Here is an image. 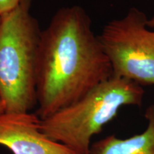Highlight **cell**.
I'll return each mask as SVG.
<instances>
[{
  "mask_svg": "<svg viewBox=\"0 0 154 154\" xmlns=\"http://www.w3.org/2000/svg\"><path fill=\"white\" fill-rule=\"evenodd\" d=\"M146 14L131 8L122 18L105 25L99 36L113 76L142 85H154V31Z\"/></svg>",
  "mask_w": 154,
  "mask_h": 154,
  "instance_id": "277c9868",
  "label": "cell"
},
{
  "mask_svg": "<svg viewBox=\"0 0 154 154\" xmlns=\"http://www.w3.org/2000/svg\"><path fill=\"white\" fill-rule=\"evenodd\" d=\"M143 96L142 86L112 76L72 104L42 119V129L75 154H88L94 135L116 116L121 108L141 105Z\"/></svg>",
  "mask_w": 154,
  "mask_h": 154,
  "instance_id": "7a4b0ae2",
  "label": "cell"
},
{
  "mask_svg": "<svg viewBox=\"0 0 154 154\" xmlns=\"http://www.w3.org/2000/svg\"><path fill=\"white\" fill-rule=\"evenodd\" d=\"M36 113L0 114V145L13 154H75L63 144L51 139L42 129Z\"/></svg>",
  "mask_w": 154,
  "mask_h": 154,
  "instance_id": "5b68a950",
  "label": "cell"
},
{
  "mask_svg": "<svg viewBox=\"0 0 154 154\" xmlns=\"http://www.w3.org/2000/svg\"><path fill=\"white\" fill-rule=\"evenodd\" d=\"M22 0H0V16L17 7Z\"/></svg>",
  "mask_w": 154,
  "mask_h": 154,
  "instance_id": "52a82bcc",
  "label": "cell"
},
{
  "mask_svg": "<svg viewBox=\"0 0 154 154\" xmlns=\"http://www.w3.org/2000/svg\"><path fill=\"white\" fill-rule=\"evenodd\" d=\"M22 0L0 19V97L5 112H31L36 99V72L42 31Z\"/></svg>",
  "mask_w": 154,
  "mask_h": 154,
  "instance_id": "3957f363",
  "label": "cell"
},
{
  "mask_svg": "<svg viewBox=\"0 0 154 154\" xmlns=\"http://www.w3.org/2000/svg\"><path fill=\"white\" fill-rule=\"evenodd\" d=\"M0 19H1V16H0Z\"/></svg>",
  "mask_w": 154,
  "mask_h": 154,
  "instance_id": "30bf717a",
  "label": "cell"
},
{
  "mask_svg": "<svg viewBox=\"0 0 154 154\" xmlns=\"http://www.w3.org/2000/svg\"><path fill=\"white\" fill-rule=\"evenodd\" d=\"M112 76L110 62L86 11L78 5L59 9L41 33L36 114L47 118Z\"/></svg>",
  "mask_w": 154,
  "mask_h": 154,
  "instance_id": "6da1fadb",
  "label": "cell"
},
{
  "mask_svg": "<svg viewBox=\"0 0 154 154\" xmlns=\"http://www.w3.org/2000/svg\"><path fill=\"white\" fill-rule=\"evenodd\" d=\"M4 112H5V106H4L1 97H0V114H1V113H4Z\"/></svg>",
  "mask_w": 154,
  "mask_h": 154,
  "instance_id": "9c48e42d",
  "label": "cell"
},
{
  "mask_svg": "<svg viewBox=\"0 0 154 154\" xmlns=\"http://www.w3.org/2000/svg\"><path fill=\"white\" fill-rule=\"evenodd\" d=\"M147 126L127 138L111 135L91 144L88 154H154V104L146 109Z\"/></svg>",
  "mask_w": 154,
  "mask_h": 154,
  "instance_id": "8992f818",
  "label": "cell"
},
{
  "mask_svg": "<svg viewBox=\"0 0 154 154\" xmlns=\"http://www.w3.org/2000/svg\"><path fill=\"white\" fill-rule=\"evenodd\" d=\"M147 24H148V26L150 28L154 27V16L152 17V18H151L148 20Z\"/></svg>",
  "mask_w": 154,
  "mask_h": 154,
  "instance_id": "ba28073f",
  "label": "cell"
}]
</instances>
